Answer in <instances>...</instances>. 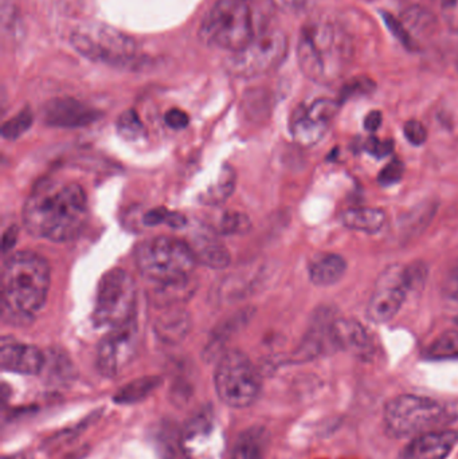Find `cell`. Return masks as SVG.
I'll return each instance as SVG.
<instances>
[{"label": "cell", "instance_id": "ab89813d", "mask_svg": "<svg viewBox=\"0 0 458 459\" xmlns=\"http://www.w3.org/2000/svg\"><path fill=\"white\" fill-rule=\"evenodd\" d=\"M382 120H384V116L379 110H373V112L368 113L365 118V128L366 131L376 132L379 129V126H382Z\"/></svg>", "mask_w": 458, "mask_h": 459}, {"label": "cell", "instance_id": "8fae6325", "mask_svg": "<svg viewBox=\"0 0 458 459\" xmlns=\"http://www.w3.org/2000/svg\"><path fill=\"white\" fill-rule=\"evenodd\" d=\"M140 333L136 317L109 329L97 348V368L105 377L120 375L136 358Z\"/></svg>", "mask_w": 458, "mask_h": 459}, {"label": "cell", "instance_id": "b9f144b4", "mask_svg": "<svg viewBox=\"0 0 458 459\" xmlns=\"http://www.w3.org/2000/svg\"><path fill=\"white\" fill-rule=\"evenodd\" d=\"M3 459H30L26 455H11V457H4Z\"/></svg>", "mask_w": 458, "mask_h": 459}, {"label": "cell", "instance_id": "f1b7e54d", "mask_svg": "<svg viewBox=\"0 0 458 459\" xmlns=\"http://www.w3.org/2000/svg\"><path fill=\"white\" fill-rule=\"evenodd\" d=\"M32 124V113L29 109L22 110L15 117L3 126L2 134L4 139L15 140L21 137L24 132L29 131Z\"/></svg>", "mask_w": 458, "mask_h": 459}, {"label": "cell", "instance_id": "9c48e42d", "mask_svg": "<svg viewBox=\"0 0 458 459\" xmlns=\"http://www.w3.org/2000/svg\"><path fill=\"white\" fill-rule=\"evenodd\" d=\"M136 285L134 278L123 269L108 272L97 288L94 325L116 328L136 317Z\"/></svg>", "mask_w": 458, "mask_h": 459}, {"label": "cell", "instance_id": "6da1fadb", "mask_svg": "<svg viewBox=\"0 0 458 459\" xmlns=\"http://www.w3.org/2000/svg\"><path fill=\"white\" fill-rule=\"evenodd\" d=\"M88 220V199L81 186L46 179L35 186L23 209L24 228L51 242L74 239Z\"/></svg>", "mask_w": 458, "mask_h": 459}, {"label": "cell", "instance_id": "ffe728a7", "mask_svg": "<svg viewBox=\"0 0 458 459\" xmlns=\"http://www.w3.org/2000/svg\"><path fill=\"white\" fill-rule=\"evenodd\" d=\"M266 445L268 434L265 429H247L237 439L230 459H264Z\"/></svg>", "mask_w": 458, "mask_h": 459}, {"label": "cell", "instance_id": "5b68a950", "mask_svg": "<svg viewBox=\"0 0 458 459\" xmlns=\"http://www.w3.org/2000/svg\"><path fill=\"white\" fill-rule=\"evenodd\" d=\"M202 42L237 53L255 38L249 0H218L199 29Z\"/></svg>", "mask_w": 458, "mask_h": 459}, {"label": "cell", "instance_id": "f546056e", "mask_svg": "<svg viewBox=\"0 0 458 459\" xmlns=\"http://www.w3.org/2000/svg\"><path fill=\"white\" fill-rule=\"evenodd\" d=\"M376 89V82L368 77H357L352 78L351 81L346 83L341 91V101H349L351 99H358V97L367 96L373 93Z\"/></svg>", "mask_w": 458, "mask_h": 459}, {"label": "cell", "instance_id": "8d00e7d4", "mask_svg": "<svg viewBox=\"0 0 458 459\" xmlns=\"http://www.w3.org/2000/svg\"><path fill=\"white\" fill-rule=\"evenodd\" d=\"M164 121H166L167 126L172 129H183L188 126L190 123V117H188L187 113L183 112L180 109H169V112L164 116Z\"/></svg>", "mask_w": 458, "mask_h": 459}, {"label": "cell", "instance_id": "484cf974", "mask_svg": "<svg viewBox=\"0 0 458 459\" xmlns=\"http://www.w3.org/2000/svg\"><path fill=\"white\" fill-rule=\"evenodd\" d=\"M403 26L408 27L410 31H416L417 34L425 35L428 31H432L435 18L432 13L425 11V8L411 7L406 10L402 16Z\"/></svg>", "mask_w": 458, "mask_h": 459}, {"label": "cell", "instance_id": "74e56055", "mask_svg": "<svg viewBox=\"0 0 458 459\" xmlns=\"http://www.w3.org/2000/svg\"><path fill=\"white\" fill-rule=\"evenodd\" d=\"M444 289H445L446 296L449 299L458 302V261L449 270L445 283H444Z\"/></svg>", "mask_w": 458, "mask_h": 459}, {"label": "cell", "instance_id": "52a82bcc", "mask_svg": "<svg viewBox=\"0 0 458 459\" xmlns=\"http://www.w3.org/2000/svg\"><path fill=\"white\" fill-rule=\"evenodd\" d=\"M448 412L440 402L428 396L401 395L385 407L384 422L394 438H414L446 422Z\"/></svg>", "mask_w": 458, "mask_h": 459}, {"label": "cell", "instance_id": "3957f363", "mask_svg": "<svg viewBox=\"0 0 458 459\" xmlns=\"http://www.w3.org/2000/svg\"><path fill=\"white\" fill-rule=\"evenodd\" d=\"M352 58V42L338 24L325 19L304 24L298 37V59L307 78L319 85H333L346 74Z\"/></svg>", "mask_w": 458, "mask_h": 459}, {"label": "cell", "instance_id": "7c38bea8", "mask_svg": "<svg viewBox=\"0 0 458 459\" xmlns=\"http://www.w3.org/2000/svg\"><path fill=\"white\" fill-rule=\"evenodd\" d=\"M338 112L339 102L328 99L316 100L308 107L300 108L290 124L293 139L304 147L316 144L324 137Z\"/></svg>", "mask_w": 458, "mask_h": 459}, {"label": "cell", "instance_id": "d6986e66", "mask_svg": "<svg viewBox=\"0 0 458 459\" xmlns=\"http://www.w3.org/2000/svg\"><path fill=\"white\" fill-rule=\"evenodd\" d=\"M347 262L335 253H323L315 256L309 264V278L317 286H330L346 274Z\"/></svg>", "mask_w": 458, "mask_h": 459}, {"label": "cell", "instance_id": "277c9868", "mask_svg": "<svg viewBox=\"0 0 458 459\" xmlns=\"http://www.w3.org/2000/svg\"><path fill=\"white\" fill-rule=\"evenodd\" d=\"M136 264L152 289L194 285L196 256L183 240L158 237L137 247Z\"/></svg>", "mask_w": 458, "mask_h": 459}, {"label": "cell", "instance_id": "603a6c76", "mask_svg": "<svg viewBox=\"0 0 458 459\" xmlns=\"http://www.w3.org/2000/svg\"><path fill=\"white\" fill-rule=\"evenodd\" d=\"M191 248L195 254L196 261L202 262L212 269H223L230 262L228 248L210 238H202V239L196 240L195 246Z\"/></svg>", "mask_w": 458, "mask_h": 459}, {"label": "cell", "instance_id": "4dcf8cb0", "mask_svg": "<svg viewBox=\"0 0 458 459\" xmlns=\"http://www.w3.org/2000/svg\"><path fill=\"white\" fill-rule=\"evenodd\" d=\"M143 222L147 226H158L160 223H167L171 228H183L186 225V218L182 215L169 212L166 209H153L144 215Z\"/></svg>", "mask_w": 458, "mask_h": 459}, {"label": "cell", "instance_id": "e575fe53", "mask_svg": "<svg viewBox=\"0 0 458 459\" xmlns=\"http://www.w3.org/2000/svg\"><path fill=\"white\" fill-rule=\"evenodd\" d=\"M246 217L244 215L237 214V212H230L223 217L222 222H220V229L225 234H236V232L241 231V230L247 229Z\"/></svg>", "mask_w": 458, "mask_h": 459}, {"label": "cell", "instance_id": "9a60e30c", "mask_svg": "<svg viewBox=\"0 0 458 459\" xmlns=\"http://www.w3.org/2000/svg\"><path fill=\"white\" fill-rule=\"evenodd\" d=\"M46 359L34 345L3 337L0 345V364L4 371L21 375H38L45 368Z\"/></svg>", "mask_w": 458, "mask_h": 459}, {"label": "cell", "instance_id": "5bb4252c", "mask_svg": "<svg viewBox=\"0 0 458 459\" xmlns=\"http://www.w3.org/2000/svg\"><path fill=\"white\" fill-rule=\"evenodd\" d=\"M43 120L56 128H80L99 120V110L70 97L50 100L42 109Z\"/></svg>", "mask_w": 458, "mask_h": 459}, {"label": "cell", "instance_id": "60d3db41", "mask_svg": "<svg viewBox=\"0 0 458 459\" xmlns=\"http://www.w3.org/2000/svg\"><path fill=\"white\" fill-rule=\"evenodd\" d=\"M16 237H18V230L16 228H10L3 235V251L7 253L8 250L15 245Z\"/></svg>", "mask_w": 458, "mask_h": 459}, {"label": "cell", "instance_id": "4fadbf2b", "mask_svg": "<svg viewBox=\"0 0 458 459\" xmlns=\"http://www.w3.org/2000/svg\"><path fill=\"white\" fill-rule=\"evenodd\" d=\"M403 267L394 266L381 275L376 291L368 302L367 315L376 323H387L400 312L408 297Z\"/></svg>", "mask_w": 458, "mask_h": 459}, {"label": "cell", "instance_id": "30bf717a", "mask_svg": "<svg viewBox=\"0 0 458 459\" xmlns=\"http://www.w3.org/2000/svg\"><path fill=\"white\" fill-rule=\"evenodd\" d=\"M288 54V38L281 30H269L226 59L225 69L237 78H255L280 66Z\"/></svg>", "mask_w": 458, "mask_h": 459}, {"label": "cell", "instance_id": "ac0fdd59", "mask_svg": "<svg viewBox=\"0 0 458 459\" xmlns=\"http://www.w3.org/2000/svg\"><path fill=\"white\" fill-rule=\"evenodd\" d=\"M331 340L341 350L359 359L373 355V342L362 324L349 318H341L331 324Z\"/></svg>", "mask_w": 458, "mask_h": 459}, {"label": "cell", "instance_id": "d590c367", "mask_svg": "<svg viewBox=\"0 0 458 459\" xmlns=\"http://www.w3.org/2000/svg\"><path fill=\"white\" fill-rule=\"evenodd\" d=\"M366 150L376 158H385L394 151V142H392V140L381 142L378 139H370L366 144Z\"/></svg>", "mask_w": 458, "mask_h": 459}, {"label": "cell", "instance_id": "d6a6232c", "mask_svg": "<svg viewBox=\"0 0 458 459\" xmlns=\"http://www.w3.org/2000/svg\"><path fill=\"white\" fill-rule=\"evenodd\" d=\"M403 132H405L406 139H408V142L410 143L411 145L419 147V145L425 144V142H427V128H425L419 121H408L405 126H403Z\"/></svg>", "mask_w": 458, "mask_h": 459}, {"label": "cell", "instance_id": "f35d334b", "mask_svg": "<svg viewBox=\"0 0 458 459\" xmlns=\"http://www.w3.org/2000/svg\"><path fill=\"white\" fill-rule=\"evenodd\" d=\"M272 2L284 13H298L308 5L309 0H272Z\"/></svg>", "mask_w": 458, "mask_h": 459}, {"label": "cell", "instance_id": "44dd1931", "mask_svg": "<svg viewBox=\"0 0 458 459\" xmlns=\"http://www.w3.org/2000/svg\"><path fill=\"white\" fill-rule=\"evenodd\" d=\"M155 331L161 342L175 344L185 339L190 331V317L183 310H172L159 317Z\"/></svg>", "mask_w": 458, "mask_h": 459}, {"label": "cell", "instance_id": "4316f807", "mask_svg": "<svg viewBox=\"0 0 458 459\" xmlns=\"http://www.w3.org/2000/svg\"><path fill=\"white\" fill-rule=\"evenodd\" d=\"M117 132L128 142L142 139L145 134L144 126L134 110H125L117 120Z\"/></svg>", "mask_w": 458, "mask_h": 459}, {"label": "cell", "instance_id": "cb8c5ba5", "mask_svg": "<svg viewBox=\"0 0 458 459\" xmlns=\"http://www.w3.org/2000/svg\"><path fill=\"white\" fill-rule=\"evenodd\" d=\"M160 379L155 377H142V379L134 380V382L121 388L115 395L116 403L134 404L147 398L156 387H158Z\"/></svg>", "mask_w": 458, "mask_h": 459}, {"label": "cell", "instance_id": "d4e9b609", "mask_svg": "<svg viewBox=\"0 0 458 459\" xmlns=\"http://www.w3.org/2000/svg\"><path fill=\"white\" fill-rule=\"evenodd\" d=\"M236 182L237 177L233 169L229 166H223L217 182L206 191L202 201L206 204H223V202L228 201L229 196L233 194Z\"/></svg>", "mask_w": 458, "mask_h": 459}, {"label": "cell", "instance_id": "1f68e13d", "mask_svg": "<svg viewBox=\"0 0 458 459\" xmlns=\"http://www.w3.org/2000/svg\"><path fill=\"white\" fill-rule=\"evenodd\" d=\"M403 174H405V166H403L402 161L394 159V160L390 161V163L382 169L381 174H379V183L385 186V187L397 185V183L402 179Z\"/></svg>", "mask_w": 458, "mask_h": 459}, {"label": "cell", "instance_id": "83f0119b", "mask_svg": "<svg viewBox=\"0 0 458 459\" xmlns=\"http://www.w3.org/2000/svg\"><path fill=\"white\" fill-rule=\"evenodd\" d=\"M428 355L432 359L458 358V332L449 331L441 334L432 345Z\"/></svg>", "mask_w": 458, "mask_h": 459}, {"label": "cell", "instance_id": "836d02e7", "mask_svg": "<svg viewBox=\"0 0 458 459\" xmlns=\"http://www.w3.org/2000/svg\"><path fill=\"white\" fill-rule=\"evenodd\" d=\"M441 15L446 26L458 32V0H440Z\"/></svg>", "mask_w": 458, "mask_h": 459}, {"label": "cell", "instance_id": "2e32d148", "mask_svg": "<svg viewBox=\"0 0 458 459\" xmlns=\"http://www.w3.org/2000/svg\"><path fill=\"white\" fill-rule=\"evenodd\" d=\"M214 420L212 412H199L183 431L182 447L186 459H210L212 457V442H214Z\"/></svg>", "mask_w": 458, "mask_h": 459}, {"label": "cell", "instance_id": "8992f818", "mask_svg": "<svg viewBox=\"0 0 458 459\" xmlns=\"http://www.w3.org/2000/svg\"><path fill=\"white\" fill-rule=\"evenodd\" d=\"M69 40L81 56L99 64L129 67L136 61L134 38L101 22L80 24L73 30Z\"/></svg>", "mask_w": 458, "mask_h": 459}, {"label": "cell", "instance_id": "7a4b0ae2", "mask_svg": "<svg viewBox=\"0 0 458 459\" xmlns=\"http://www.w3.org/2000/svg\"><path fill=\"white\" fill-rule=\"evenodd\" d=\"M48 261L31 251L13 254L2 272V316L4 323L29 325L42 309L50 289Z\"/></svg>", "mask_w": 458, "mask_h": 459}, {"label": "cell", "instance_id": "e0dca14e", "mask_svg": "<svg viewBox=\"0 0 458 459\" xmlns=\"http://www.w3.org/2000/svg\"><path fill=\"white\" fill-rule=\"evenodd\" d=\"M457 442L456 431H429L416 437L406 446L402 459H445Z\"/></svg>", "mask_w": 458, "mask_h": 459}, {"label": "cell", "instance_id": "7bdbcfd3", "mask_svg": "<svg viewBox=\"0 0 458 459\" xmlns=\"http://www.w3.org/2000/svg\"><path fill=\"white\" fill-rule=\"evenodd\" d=\"M456 323L458 324V317H457Z\"/></svg>", "mask_w": 458, "mask_h": 459}, {"label": "cell", "instance_id": "ba28073f", "mask_svg": "<svg viewBox=\"0 0 458 459\" xmlns=\"http://www.w3.org/2000/svg\"><path fill=\"white\" fill-rule=\"evenodd\" d=\"M214 382L220 401L231 409L252 406L263 387L257 369L239 351H229L220 359Z\"/></svg>", "mask_w": 458, "mask_h": 459}, {"label": "cell", "instance_id": "7402d4cb", "mask_svg": "<svg viewBox=\"0 0 458 459\" xmlns=\"http://www.w3.org/2000/svg\"><path fill=\"white\" fill-rule=\"evenodd\" d=\"M341 222L354 231L376 234L386 223V214L379 209H355L344 212Z\"/></svg>", "mask_w": 458, "mask_h": 459}]
</instances>
